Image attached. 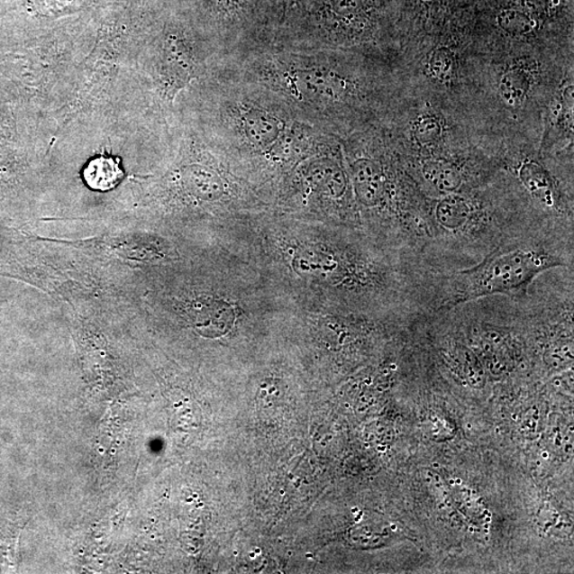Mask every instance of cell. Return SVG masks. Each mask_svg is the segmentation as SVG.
Returning a JSON list of instances; mask_svg holds the SVG:
<instances>
[{"instance_id":"cell-1","label":"cell","mask_w":574,"mask_h":574,"mask_svg":"<svg viewBox=\"0 0 574 574\" xmlns=\"http://www.w3.org/2000/svg\"><path fill=\"white\" fill-rule=\"evenodd\" d=\"M572 266L573 232L537 229L496 248L469 268L441 271L424 314L446 313L493 296L519 297L543 272Z\"/></svg>"},{"instance_id":"cell-2","label":"cell","mask_w":574,"mask_h":574,"mask_svg":"<svg viewBox=\"0 0 574 574\" xmlns=\"http://www.w3.org/2000/svg\"><path fill=\"white\" fill-rule=\"evenodd\" d=\"M351 177L355 195L366 208H376L387 196V180L374 159H359L352 164Z\"/></svg>"},{"instance_id":"cell-3","label":"cell","mask_w":574,"mask_h":574,"mask_svg":"<svg viewBox=\"0 0 574 574\" xmlns=\"http://www.w3.org/2000/svg\"><path fill=\"white\" fill-rule=\"evenodd\" d=\"M240 122L247 140L260 148L276 143L284 128L280 118L258 106H241Z\"/></svg>"},{"instance_id":"cell-4","label":"cell","mask_w":574,"mask_h":574,"mask_svg":"<svg viewBox=\"0 0 574 574\" xmlns=\"http://www.w3.org/2000/svg\"><path fill=\"white\" fill-rule=\"evenodd\" d=\"M518 176L520 181L532 197L537 201L543 211L550 212L551 214L560 212L559 201L556 198L555 187L551 177L548 171L544 169L540 163L525 159L520 164L518 169Z\"/></svg>"},{"instance_id":"cell-5","label":"cell","mask_w":574,"mask_h":574,"mask_svg":"<svg viewBox=\"0 0 574 574\" xmlns=\"http://www.w3.org/2000/svg\"><path fill=\"white\" fill-rule=\"evenodd\" d=\"M422 175L436 192L445 195L459 193L464 185V174L457 163L442 158L424 159Z\"/></svg>"},{"instance_id":"cell-6","label":"cell","mask_w":574,"mask_h":574,"mask_svg":"<svg viewBox=\"0 0 574 574\" xmlns=\"http://www.w3.org/2000/svg\"><path fill=\"white\" fill-rule=\"evenodd\" d=\"M312 186L316 191L329 198L340 199L347 189V178L344 170L334 162H318L310 169Z\"/></svg>"},{"instance_id":"cell-7","label":"cell","mask_w":574,"mask_h":574,"mask_svg":"<svg viewBox=\"0 0 574 574\" xmlns=\"http://www.w3.org/2000/svg\"><path fill=\"white\" fill-rule=\"evenodd\" d=\"M87 186L96 191H109L123 179L120 161L111 157H98L87 165L84 171Z\"/></svg>"},{"instance_id":"cell-8","label":"cell","mask_w":574,"mask_h":574,"mask_svg":"<svg viewBox=\"0 0 574 574\" xmlns=\"http://www.w3.org/2000/svg\"><path fill=\"white\" fill-rule=\"evenodd\" d=\"M205 315L198 318L197 328L201 335L208 337H220L227 334L234 323V312L232 307L221 300L210 301Z\"/></svg>"},{"instance_id":"cell-9","label":"cell","mask_w":574,"mask_h":574,"mask_svg":"<svg viewBox=\"0 0 574 574\" xmlns=\"http://www.w3.org/2000/svg\"><path fill=\"white\" fill-rule=\"evenodd\" d=\"M530 90L528 74L520 69H513L502 77L499 86L500 95L507 105L516 106L524 102Z\"/></svg>"},{"instance_id":"cell-10","label":"cell","mask_w":574,"mask_h":574,"mask_svg":"<svg viewBox=\"0 0 574 574\" xmlns=\"http://www.w3.org/2000/svg\"><path fill=\"white\" fill-rule=\"evenodd\" d=\"M502 31L512 35H525L537 27V20L519 8L506 9L498 15Z\"/></svg>"},{"instance_id":"cell-11","label":"cell","mask_w":574,"mask_h":574,"mask_svg":"<svg viewBox=\"0 0 574 574\" xmlns=\"http://www.w3.org/2000/svg\"><path fill=\"white\" fill-rule=\"evenodd\" d=\"M193 183H197L196 195L201 198L217 199L223 193V185L221 177L212 170L199 169L196 173L193 171Z\"/></svg>"},{"instance_id":"cell-12","label":"cell","mask_w":574,"mask_h":574,"mask_svg":"<svg viewBox=\"0 0 574 574\" xmlns=\"http://www.w3.org/2000/svg\"><path fill=\"white\" fill-rule=\"evenodd\" d=\"M429 68L435 79L451 80L455 69V59L451 50L445 47L436 50L430 59Z\"/></svg>"},{"instance_id":"cell-13","label":"cell","mask_w":574,"mask_h":574,"mask_svg":"<svg viewBox=\"0 0 574 574\" xmlns=\"http://www.w3.org/2000/svg\"><path fill=\"white\" fill-rule=\"evenodd\" d=\"M442 127L437 118L433 116H424L419 118L414 125V138L420 145L427 146L434 144L441 139Z\"/></svg>"},{"instance_id":"cell-14","label":"cell","mask_w":574,"mask_h":574,"mask_svg":"<svg viewBox=\"0 0 574 574\" xmlns=\"http://www.w3.org/2000/svg\"><path fill=\"white\" fill-rule=\"evenodd\" d=\"M369 0H327V5L331 12L336 16L348 17L358 14L363 10Z\"/></svg>"},{"instance_id":"cell-15","label":"cell","mask_w":574,"mask_h":574,"mask_svg":"<svg viewBox=\"0 0 574 574\" xmlns=\"http://www.w3.org/2000/svg\"><path fill=\"white\" fill-rule=\"evenodd\" d=\"M518 5L519 9L537 20L549 14L553 7V0H518Z\"/></svg>"},{"instance_id":"cell-16","label":"cell","mask_w":574,"mask_h":574,"mask_svg":"<svg viewBox=\"0 0 574 574\" xmlns=\"http://www.w3.org/2000/svg\"><path fill=\"white\" fill-rule=\"evenodd\" d=\"M224 2L230 3V2H236V0H224Z\"/></svg>"}]
</instances>
